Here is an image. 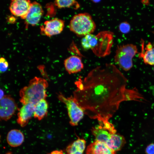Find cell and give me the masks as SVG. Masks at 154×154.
<instances>
[{"label": "cell", "instance_id": "cell-6", "mask_svg": "<svg viewBox=\"0 0 154 154\" xmlns=\"http://www.w3.org/2000/svg\"><path fill=\"white\" fill-rule=\"evenodd\" d=\"M99 125L92 128V134L96 140L106 143L112 134L116 133V130L113 125L109 120L100 121Z\"/></svg>", "mask_w": 154, "mask_h": 154}, {"label": "cell", "instance_id": "cell-24", "mask_svg": "<svg viewBox=\"0 0 154 154\" xmlns=\"http://www.w3.org/2000/svg\"><path fill=\"white\" fill-rule=\"evenodd\" d=\"M145 151L147 154H154V143L149 145L147 147Z\"/></svg>", "mask_w": 154, "mask_h": 154}, {"label": "cell", "instance_id": "cell-19", "mask_svg": "<svg viewBox=\"0 0 154 154\" xmlns=\"http://www.w3.org/2000/svg\"><path fill=\"white\" fill-rule=\"evenodd\" d=\"M48 105L46 99H42L35 105L33 116L35 118L40 120L46 116Z\"/></svg>", "mask_w": 154, "mask_h": 154}, {"label": "cell", "instance_id": "cell-5", "mask_svg": "<svg viewBox=\"0 0 154 154\" xmlns=\"http://www.w3.org/2000/svg\"><path fill=\"white\" fill-rule=\"evenodd\" d=\"M57 98L66 106L70 124L73 126L78 125L85 114L84 110L79 105L73 96L66 97L59 92L57 94Z\"/></svg>", "mask_w": 154, "mask_h": 154}, {"label": "cell", "instance_id": "cell-14", "mask_svg": "<svg viewBox=\"0 0 154 154\" xmlns=\"http://www.w3.org/2000/svg\"><path fill=\"white\" fill-rule=\"evenodd\" d=\"M86 154H116L106 143L96 140L87 147Z\"/></svg>", "mask_w": 154, "mask_h": 154}, {"label": "cell", "instance_id": "cell-8", "mask_svg": "<svg viewBox=\"0 0 154 154\" xmlns=\"http://www.w3.org/2000/svg\"><path fill=\"white\" fill-rule=\"evenodd\" d=\"M14 99L10 95H5L0 100V116L6 121L10 119L18 109Z\"/></svg>", "mask_w": 154, "mask_h": 154}, {"label": "cell", "instance_id": "cell-27", "mask_svg": "<svg viewBox=\"0 0 154 154\" xmlns=\"http://www.w3.org/2000/svg\"><path fill=\"white\" fill-rule=\"evenodd\" d=\"M141 2L144 5H148L149 3V0H143L141 1Z\"/></svg>", "mask_w": 154, "mask_h": 154}, {"label": "cell", "instance_id": "cell-4", "mask_svg": "<svg viewBox=\"0 0 154 154\" xmlns=\"http://www.w3.org/2000/svg\"><path fill=\"white\" fill-rule=\"evenodd\" d=\"M138 50L136 46L133 44H127L118 46L114 56V61L119 67L127 71L133 66L132 59Z\"/></svg>", "mask_w": 154, "mask_h": 154}, {"label": "cell", "instance_id": "cell-17", "mask_svg": "<svg viewBox=\"0 0 154 154\" xmlns=\"http://www.w3.org/2000/svg\"><path fill=\"white\" fill-rule=\"evenodd\" d=\"M86 146V141L78 138L66 147V151L67 154H83Z\"/></svg>", "mask_w": 154, "mask_h": 154}, {"label": "cell", "instance_id": "cell-29", "mask_svg": "<svg viewBox=\"0 0 154 154\" xmlns=\"http://www.w3.org/2000/svg\"><path fill=\"white\" fill-rule=\"evenodd\" d=\"M153 70H154V68H153Z\"/></svg>", "mask_w": 154, "mask_h": 154}, {"label": "cell", "instance_id": "cell-23", "mask_svg": "<svg viewBox=\"0 0 154 154\" xmlns=\"http://www.w3.org/2000/svg\"><path fill=\"white\" fill-rule=\"evenodd\" d=\"M9 64L7 60L3 57H1L0 59V72L1 73H3L7 70Z\"/></svg>", "mask_w": 154, "mask_h": 154}, {"label": "cell", "instance_id": "cell-9", "mask_svg": "<svg viewBox=\"0 0 154 154\" xmlns=\"http://www.w3.org/2000/svg\"><path fill=\"white\" fill-rule=\"evenodd\" d=\"M64 26V21L58 18H54L45 21L44 25L40 27L42 33L49 37L60 34Z\"/></svg>", "mask_w": 154, "mask_h": 154}, {"label": "cell", "instance_id": "cell-12", "mask_svg": "<svg viewBox=\"0 0 154 154\" xmlns=\"http://www.w3.org/2000/svg\"><path fill=\"white\" fill-rule=\"evenodd\" d=\"M35 105L28 103L23 106L19 110L17 122L20 125L24 127L28 123L29 120L34 115Z\"/></svg>", "mask_w": 154, "mask_h": 154}, {"label": "cell", "instance_id": "cell-26", "mask_svg": "<svg viewBox=\"0 0 154 154\" xmlns=\"http://www.w3.org/2000/svg\"><path fill=\"white\" fill-rule=\"evenodd\" d=\"M0 100L4 96L3 91L1 89H0Z\"/></svg>", "mask_w": 154, "mask_h": 154}, {"label": "cell", "instance_id": "cell-10", "mask_svg": "<svg viewBox=\"0 0 154 154\" xmlns=\"http://www.w3.org/2000/svg\"><path fill=\"white\" fill-rule=\"evenodd\" d=\"M31 3L29 0H12L9 9L14 15L25 19L31 7Z\"/></svg>", "mask_w": 154, "mask_h": 154}, {"label": "cell", "instance_id": "cell-11", "mask_svg": "<svg viewBox=\"0 0 154 154\" xmlns=\"http://www.w3.org/2000/svg\"><path fill=\"white\" fill-rule=\"evenodd\" d=\"M43 14V11L40 4L34 1L31 3V7L25 19L26 27L28 25L34 26L39 22Z\"/></svg>", "mask_w": 154, "mask_h": 154}, {"label": "cell", "instance_id": "cell-28", "mask_svg": "<svg viewBox=\"0 0 154 154\" xmlns=\"http://www.w3.org/2000/svg\"><path fill=\"white\" fill-rule=\"evenodd\" d=\"M5 154H12V153L11 151H9L6 153Z\"/></svg>", "mask_w": 154, "mask_h": 154}, {"label": "cell", "instance_id": "cell-22", "mask_svg": "<svg viewBox=\"0 0 154 154\" xmlns=\"http://www.w3.org/2000/svg\"><path fill=\"white\" fill-rule=\"evenodd\" d=\"M119 29L120 31L123 33H127L129 32L130 26L129 24L126 21L121 23L119 25Z\"/></svg>", "mask_w": 154, "mask_h": 154}, {"label": "cell", "instance_id": "cell-13", "mask_svg": "<svg viewBox=\"0 0 154 154\" xmlns=\"http://www.w3.org/2000/svg\"><path fill=\"white\" fill-rule=\"evenodd\" d=\"M64 65L66 70L69 74L76 73L84 68L81 58L76 55H72L65 59Z\"/></svg>", "mask_w": 154, "mask_h": 154}, {"label": "cell", "instance_id": "cell-15", "mask_svg": "<svg viewBox=\"0 0 154 154\" xmlns=\"http://www.w3.org/2000/svg\"><path fill=\"white\" fill-rule=\"evenodd\" d=\"M24 139V136L22 132L17 129L11 130L8 133L7 141L8 144L13 147L20 145Z\"/></svg>", "mask_w": 154, "mask_h": 154}, {"label": "cell", "instance_id": "cell-20", "mask_svg": "<svg viewBox=\"0 0 154 154\" xmlns=\"http://www.w3.org/2000/svg\"><path fill=\"white\" fill-rule=\"evenodd\" d=\"M98 41L97 35L89 34L83 37L81 40V44L85 49H91L92 50L96 46Z\"/></svg>", "mask_w": 154, "mask_h": 154}, {"label": "cell", "instance_id": "cell-18", "mask_svg": "<svg viewBox=\"0 0 154 154\" xmlns=\"http://www.w3.org/2000/svg\"><path fill=\"white\" fill-rule=\"evenodd\" d=\"M139 56L143 58L144 62L146 64L154 65V46L149 42L146 45L145 50L142 48Z\"/></svg>", "mask_w": 154, "mask_h": 154}, {"label": "cell", "instance_id": "cell-7", "mask_svg": "<svg viewBox=\"0 0 154 154\" xmlns=\"http://www.w3.org/2000/svg\"><path fill=\"white\" fill-rule=\"evenodd\" d=\"M98 41L97 45L92 50L95 54L98 50L100 49V57H104L109 54L113 42L114 34L109 31L102 32L97 35ZM99 51L98 52H99Z\"/></svg>", "mask_w": 154, "mask_h": 154}, {"label": "cell", "instance_id": "cell-1", "mask_svg": "<svg viewBox=\"0 0 154 154\" xmlns=\"http://www.w3.org/2000/svg\"><path fill=\"white\" fill-rule=\"evenodd\" d=\"M127 79L112 63L96 67L83 78L75 82L73 96L90 118L109 120L122 102L141 101L143 97L136 89L127 88Z\"/></svg>", "mask_w": 154, "mask_h": 154}, {"label": "cell", "instance_id": "cell-2", "mask_svg": "<svg viewBox=\"0 0 154 154\" xmlns=\"http://www.w3.org/2000/svg\"><path fill=\"white\" fill-rule=\"evenodd\" d=\"M48 86V83L45 79L35 77L30 81L28 86L21 89L20 102L23 105L31 103L35 105L40 100L46 99Z\"/></svg>", "mask_w": 154, "mask_h": 154}, {"label": "cell", "instance_id": "cell-21", "mask_svg": "<svg viewBox=\"0 0 154 154\" xmlns=\"http://www.w3.org/2000/svg\"><path fill=\"white\" fill-rule=\"evenodd\" d=\"M54 3L60 9L68 8L77 9L80 7V5L78 2L74 0H57L54 1Z\"/></svg>", "mask_w": 154, "mask_h": 154}, {"label": "cell", "instance_id": "cell-3", "mask_svg": "<svg viewBox=\"0 0 154 154\" xmlns=\"http://www.w3.org/2000/svg\"><path fill=\"white\" fill-rule=\"evenodd\" d=\"M69 28L77 36L84 37L93 33L96 29V25L89 13H84L76 14L73 17L69 24Z\"/></svg>", "mask_w": 154, "mask_h": 154}, {"label": "cell", "instance_id": "cell-25", "mask_svg": "<svg viewBox=\"0 0 154 154\" xmlns=\"http://www.w3.org/2000/svg\"><path fill=\"white\" fill-rule=\"evenodd\" d=\"M50 154H63L61 151H54L52 152Z\"/></svg>", "mask_w": 154, "mask_h": 154}, {"label": "cell", "instance_id": "cell-16", "mask_svg": "<svg viewBox=\"0 0 154 154\" xmlns=\"http://www.w3.org/2000/svg\"><path fill=\"white\" fill-rule=\"evenodd\" d=\"M125 140L122 135L114 133L106 144L111 149L116 152L120 150L125 143Z\"/></svg>", "mask_w": 154, "mask_h": 154}]
</instances>
